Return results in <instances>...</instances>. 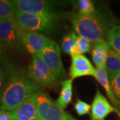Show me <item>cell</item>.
<instances>
[{
    "label": "cell",
    "mask_w": 120,
    "mask_h": 120,
    "mask_svg": "<svg viewBox=\"0 0 120 120\" xmlns=\"http://www.w3.org/2000/svg\"><path fill=\"white\" fill-rule=\"evenodd\" d=\"M110 50L109 43L104 39L95 42L91 49V57L97 68H105V61Z\"/></svg>",
    "instance_id": "obj_11"
},
{
    "label": "cell",
    "mask_w": 120,
    "mask_h": 120,
    "mask_svg": "<svg viewBox=\"0 0 120 120\" xmlns=\"http://www.w3.org/2000/svg\"><path fill=\"white\" fill-rule=\"evenodd\" d=\"M105 69L108 76L120 71V54L111 49L105 61Z\"/></svg>",
    "instance_id": "obj_16"
},
{
    "label": "cell",
    "mask_w": 120,
    "mask_h": 120,
    "mask_svg": "<svg viewBox=\"0 0 120 120\" xmlns=\"http://www.w3.org/2000/svg\"><path fill=\"white\" fill-rule=\"evenodd\" d=\"M110 85L113 92L119 101H120V71L109 75Z\"/></svg>",
    "instance_id": "obj_19"
},
{
    "label": "cell",
    "mask_w": 120,
    "mask_h": 120,
    "mask_svg": "<svg viewBox=\"0 0 120 120\" xmlns=\"http://www.w3.org/2000/svg\"><path fill=\"white\" fill-rule=\"evenodd\" d=\"M107 115L94 105L91 106V117L93 120H103Z\"/></svg>",
    "instance_id": "obj_25"
},
{
    "label": "cell",
    "mask_w": 120,
    "mask_h": 120,
    "mask_svg": "<svg viewBox=\"0 0 120 120\" xmlns=\"http://www.w3.org/2000/svg\"><path fill=\"white\" fill-rule=\"evenodd\" d=\"M75 38L76 45L79 48L82 53L90 52L91 47V42L87 40L86 39L82 38L77 35H75Z\"/></svg>",
    "instance_id": "obj_22"
},
{
    "label": "cell",
    "mask_w": 120,
    "mask_h": 120,
    "mask_svg": "<svg viewBox=\"0 0 120 120\" xmlns=\"http://www.w3.org/2000/svg\"><path fill=\"white\" fill-rule=\"evenodd\" d=\"M13 3L16 11L22 13L39 15L56 21L52 2L43 0H15Z\"/></svg>",
    "instance_id": "obj_8"
},
{
    "label": "cell",
    "mask_w": 120,
    "mask_h": 120,
    "mask_svg": "<svg viewBox=\"0 0 120 120\" xmlns=\"http://www.w3.org/2000/svg\"><path fill=\"white\" fill-rule=\"evenodd\" d=\"M71 23L73 29L79 36L91 43L103 40L105 26L96 13H77L71 17Z\"/></svg>",
    "instance_id": "obj_2"
},
{
    "label": "cell",
    "mask_w": 120,
    "mask_h": 120,
    "mask_svg": "<svg viewBox=\"0 0 120 120\" xmlns=\"http://www.w3.org/2000/svg\"><path fill=\"white\" fill-rule=\"evenodd\" d=\"M91 105L96 107L99 110H101L104 113H105L107 116H108L109 113H111L112 112H116L120 116V112H118L115 107L112 106L111 103L108 101L106 98L102 95L99 90H97Z\"/></svg>",
    "instance_id": "obj_14"
},
{
    "label": "cell",
    "mask_w": 120,
    "mask_h": 120,
    "mask_svg": "<svg viewBox=\"0 0 120 120\" xmlns=\"http://www.w3.org/2000/svg\"><path fill=\"white\" fill-rule=\"evenodd\" d=\"M0 112H1V109H0Z\"/></svg>",
    "instance_id": "obj_30"
},
{
    "label": "cell",
    "mask_w": 120,
    "mask_h": 120,
    "mask_svg": "<svg viewBox=\"0 0 120 120\" xmlns=\"http://www.w3.org/2000/svg\"><path fill=\"white\" fill-rule=\"evenodd\" d=\"M76 120V119H75V118H73V117H71L70 118V120Z\"/></svg>",
    "instance_id": "obj_29"
},
{
    "label": "cell",
    "mask_w": 120,
    "mask_h": 120,
    "mask_svg": "<svg viewBox=\"0 0 120 120\" xmlns=\"http://www.w3.org/2000/svg\"><path fill=\"white\" fill-rule=\"evenodd\" d=\"M0 120H10L9 112L1 110V112H0Z\"/></svg>",
    "instance_id": "obj_28"
},
{
    "label": "cell",
    "mask_w": 120,
    "mask_h": 120,
    "mask_svg": "<svg viewBox=\"0 0 120 120\" xmlns=\"http://www.w3.org/2000/svg\"><path fill=\"white\" fill-rule=\"evenodd\" d=\"M8 79V72L5 69L0 68V95L2 92L5 83Z\"/></svg>",
    "instance_id": "obj_26"
},
{
    "label": "cell",
    "mask_w": 120,
    "mask_h": 120,
    "mask_svg": "<svg viewBox=\"0 0 120 120\" xmlns=\"http://www.w3.org/2000/svg\"><path fill=\"white\" fill-rule=\"evenodd\" d=\"M96 71H97V75H96L95 79L101 84V86L104 88L108 98L109 99L112 104L116 107V109L120 112V101L116 98V97L113 92V90L110 85L109 76L105 69V68H96Z\"/></svg>",
    "instance_id": "obj_12"
},
{
    "label": "cell",
    "mask_w": 120,
    "mask_h": 120,
    "mask_svg": "<svg viewBox=\"0 0 120 120\" xmlns=\"http://www.w3.org/2000/svg\"><path fill=\"white\" fill-rule=\"evenodd\" d=\"M107 43L112 50L120 54V26H116L109 30Z\"/></svg>",
    "instance_id": "obj_18"
},
{
    "label": "cell",
    "mask_w": 120,
    "mask_h": 120,
    "mask_svg": "<svg viewBox=\"0 0 120 120\" xmlns=\"http://www.w3.org/2000/svg\"><path fill=\"white\" fill-rule=\"evenodd\" d=\"M39 120H69L71 116L42 91L35 94Z\"/></svg>",
    "instance_id": "obj_3"
},
{
    "label": "cell",
    "mask_w": 120,
    "mask_h": 120,
    "mask_svg": "<svg viewBox=\"0 0 120 120\" xmlns=\"http://www.w3.org/2000/svg\"><path fill=\"white\" fill-rule=\"evenodd\" d=\"M75 36V34L74 33H71L70 34L65 35L62 41L61 47H62L63 51L65 53L69 54L72 48L76 45Z\"/></svg>",
    "instance_id": "obj_21"
},
{
    "label": "cell",
    "mask_w": 120,
    "mask_h": 120,
    "mask_svg": "<svg viewBox=\"0 0 120 120\" xmlns=\"http://www.w3.org/2000/svg\"><path fill=\"white\" fill-rule=\"evenodd\" d=\"M71 65L75 66H81V65H91L92 64L86 56L81 54V55L71 56Z\"/></svg>",
    "instance_id": "obj_24"
},
{
    "label": "cell",
    "mask_w": 120,
    "mask_h": 120,
    "mask_svg": "<svg viewBox=\"0 0 120 120\" xmlns=\"http://www.w3.org/2000/svg\"><path fill=\"white\" fill-rule=\"evenodd\" d=\"M87 75L93 76L95 78L96 77L97 71L92 65L81 66H75L72 65H71L69 68V76L71 79Z\"/></svg>",
    "instance_id": "obj_15"
},
{
    "label": "cell",
    "mask_w": 120,
    "mask_h": 120,
    "mask_svg": "<svg viewBox=\"0 0 120 120\" xmlns=\"http://www.w3.org/2000/svg\"><path fill=\"white\" fill-rule=\"evenodd\" d=\"M41 91V87L31 81L24 72L12 71L0 95V109L11 112L30 97Z\"/></svg>",
    "instance_id": "obj_1"
},
{
    "label": "cell",
    "mask_w": 120,
    "mask_h": 120,
    "mask_svg": "<svg viewBox=\"0 0 120 120\" xmlns=\"http://www.w3.org/2000/svg\"><path fill=\"white\" fill-rule=\"evenodd\" d=\"M36 56L47 65L57 79L66 77L67 73L61 57L60 45L56 41H52L42 52Z\"/></svg>",
    "instance_id": "obj_5"
},
{
    "label": "cell",
    "mask_w": 120,
    "mask_h": 120,
    "mask_svg": "<svg viewBox=\"0 0 120 120\" xmlns=\"http://www.w3.org/2000/svg\"><path fill=\"white\" fill-rule=\"evenodd\" d=\"M27 76L39 86L52 89L58 84V79L37 56H34L28 67Z\"/></svg>",
    "instance_id": "obj_4"
},
{
    "label": "cell",
    "mask_w": 120,
    "mask_h": 120,
    "mask_svg": "<svg viewBox=\"0 0 120 120\" xmlns=\"http://www.w3.org/2000/svg\"><path fill=\"white\" fill-rule=\"evenodd\" d=\"M9 115L10 120H39L35 95L9 112Z\"/></svg>",
    "instance_id": "obj_10"
},
{
    "label": "cell",
    "mask_w": 120,
    "mask_h": 120,
    "mask_svg": "<svg viewBox=\"0 0 120 120\" xmlns=\"http://www.w3.org/2000/svg\"><path fill=\"white\" fill-rule=\"evenodd\" d=\"M15 11L13 1L0 0V22L13 18Z\"/></svg>",
    "instance_id": "obj_17"
},
{
    "label": "cell",
    "mask_w": 120,
    "mask_h": 120,
    "mask_svg": "<svg viewBox=\"0 0 120 120\" xmlns=\"http://www.w3.org/2000/svg\"><path fill=\"white\" fill-rule=\"evenodd\" d=\"M22 31L15 17L0 22V43L5 50H20L23 47L21 39Z\"/></svg>",
    "instance_id": "obj_6"
},
{
    "label": "cell",
    "mask_w": 120,
    "mask_h": 120,
    "mask_svg": "<svg viewBox=\"0 0 120 120\" xmlns=\"http://www.w3.org/2000/svg\"><path fill=\"white\" fill-rule=\"evenodd\" d=\"M21 39L23 48L33 56H36L47 47L52 40L39 32L22 30Z\"/></svg>",
    "instance_id": "obj_9"
},
{
    "label": "cell",
    "mask_w": 120,
    "mask_h": 120,
    "mask_svg": "<svg viewBox=\"0 0 120 120\" xmlns=\"http://www.w3.org/2000/svg\"><path fill=\"white\" fill-rule=\"evenodd\" d=\"M74 109L79 116H84L90 113L91 110V105L85 101H83L80 99H77L76 103H75Z\"/></svg>",
    "instance_id": "obj_23"
},
{
    "label": "cell",
    "mask_w": 120,
    "mask_h": 120,
    "mask_svg": "<svg viewBox=\"0 0 120 120\" xmlns=\"http://www.w3.org/2000/svg\"><path fill=\"white\" fill-rule=\"evenodd\" d=\"M77 6L79 9V13L82 14H92L95 11L94 4L90 0H79L77 2Z\"/></svg>",
    "instance_id": "obj_20"
},
{
    "label": "cell",
    "mask_w": 120,
    "mask_h": 120,
    "mask_svg": "<svg viewBox=\"0 0 120 120\" xmlns=\"http://www.w3.org/2000/svg\"><path fill=\"white\" fill-rule=\"evenodd\" d=\"M61 90L56 103L61 108L64 109L71 101L73 95V79H69L61 82Z\"/></svg>",
    "instance_id": "obj_13"
},
{
    "label": "cell",
    "mask_w": 120,
    "mask_h": 120,
    "mask_svg": "<svg viewBox=\"0 0 120 120\" xmlns=\"http://www.w3.org/2000/svg\"><path fill=\"white\" fill-rule=\"evenodd\" d=\"M5 49L4 46L0 43V62L1 63H5Z\"/></svg>",
    "instance_id": "obj_27"
},
{
    "label": "cell",
    "mask_w": 120,
    "mask_h": 120,
    "mask_svg": "<svg viewBox=\"0 0 120 120\" xmlns=\"http://www.w3.org/2000/svg\"><path fill=\"white\" fill-rule=\"evenodd\" d=\"M15 20L18 26L26 31H47L54 26L55 20L39 15L25 13L16 11Z\"/></svg>",
    "instance_id": "obj_7"
}]
</instances>
